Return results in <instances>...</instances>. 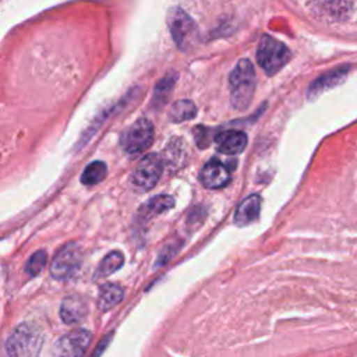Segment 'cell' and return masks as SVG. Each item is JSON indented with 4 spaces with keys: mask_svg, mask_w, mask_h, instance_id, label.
I'll list each match as a JSON object with an SVG mask.
<instances>
[{
    "mask_svg": "<svg viewBox=\"0 0 357 357\" xmlns=\"http://www.w3.org/2000/svg\"><path fill=\"white\" fill-rule=\"evenodd\" d=\"M259 209H261V197L258 194H252L244 198L238 204L234 212V223L237 226H247L255 222L257 218L259 216Z\"/></svg>",
    "mask_w": 357,
    "mask_h": 357,
    "instance_id": "12",
    "label": "cell"
},
{
    "mask_svg": "<svg viewBox=\"0 0 357 357\" xmlns=\"http://www.w3.org/2000/svg\"><path fill=\"white\" fill-rule=\"evenodd\" d=\"M46 262H47L46 251L39 250L31 255V258L26 262L25 271H26V273H29V276H36L46 266Z\"/></svg>",
    "mask_w": 357,
    "mask_h": 357,
    "instance_id": "20",
    "label": "cell"
},
{
    "mask_svg": "<svg viewBox=\"0 0 357 357\" xmlns=\"http://www.w3.org/2000/svg\"><path fill=\"white\" fill-rule=\"evenodd\" d=\"M290 50L279 40L269 35H264L257 50L258 64L268 75H275L289 60Z\"/></svg>",
    "mask_w": 357,
    "mask_h": 357,
    "instance_id": "3",
    "label": "cell"
},
{
    "mask_svg": "<svg viewBox=\"0 0 357 357\" xmlns=\"http://www.w3.org/2000/svg\"><path fill=\"white\" fill-rule=\"evenodd\" d=\"M201 183L211 190H218L225 187L230 181V172L226 165L219 160H209L199 173Z\"/></svg>",
    "mask_w": 357,
    "mask_h": 357,
    "instance_id": "9",
    "label": "cell"
},
{
    "mask_svg": "<svg viewBox=\"0 0 357 357\" xmlns=\"http://www.w3.org/2000/svg\"><path fill=\"white\" fill-rule=\"evenodd\" d=\"M174 84H176V74H167L166 77H163L155 88V93H153L155 103L165 105V102H166L167 96L170 95L172 88L174 86Z\"/></svg>",
    "mask_w": 357,
    "mask_h": 357,
    "instance_id": "19",
    "label": "cell"
},
{
    "mask_svg": "<svg viewBox=\"0 0 357 357\" xmlns=\"http://www.w3.org/2000/svg\"><path fill=\"white\" fill-rule=\"evenodd\" d=\"M347 73V68H337L335 71H331L322 77H319L311 86H310V96H315L318 95V92L329 88V86H333V85H337L346 75Z\"/></svg>",
    "mask_w": 357,
    "mask_h": 357,
    "instance_id": "17",
    "label": "cell"
},
{
    "mask_svg": "<svg viewBox=\"0 0 357 357\" xmlns=\"http://www.w3.org/2000/svg\"><path fill=\"white\" fill-rule=\"evenodd\" d=\"M167 25L173 40L181 50H188L198 38V28L192 18L180 7L170 8Z\"/></svg>",
    "mask_w": 357,
    "mask_h": 357,
    "instance_id": "4",
    "label": "cell"
},
{
    "mask_svg": "<svg viewBox=\"0 0 357 357\" xmlns=\"http://www.w3.org/2000/svg\"><path fill=\"white\" fill-rule=\"evenodd\" d=\"M106 173H107V166L105 162H102V160L91 162L82 172L81 183L85 185L98 184L106 177Z\"/></svg>",
    "mask_w": 357,
    "mask_h": 357,
    "instance_id": "18",
    "label": "cell"
},
{
    "mask_svg": "<svg viewBox=\"0 0 357 357\" xmlns=\"http://www.w3.org/2000/svg\"><path fill=\"white\" fill-rule=\"evenodd\" d=\"M153 141V124L142 117L126 128L120 138V145L130 155L139 153L149 148Z\"/></svg>",
    "mask_w": 357,
    "mask_h": 357,
    "instance_id": "6",
    "label": "cell"
},
{
    "mask_svg": "<svg viewBox=\"0 0 357 357\" xmlns=\"http://www.w3.org/2000/svg\"><path fill=\"white\" fill-rule=\"evenodd\" d=\"M92 335L86 329H77L61 336L53 346L52 357H84Z\"/></svg>",
    "mask_w": 357,
    "mask_h": 357,
    "instance_id": "8",
    "label": "cell"
},
{
    "mask_svg": "<svg viewBox=\"0 0 357 357\" xmlns=\"http://www.w3.org/2000/svg\"><path fill=\"white\" fill-rule=\"evenodd\" d=\"M230 100L238 109H247L252 100L255 89V70L250 60L241 59L230 73Z\"/></svg>",
    "mask_w": 357,
    "mask_h": 357,
    "instance_id": "2",
    "label": "cell"
},
{
    "mask_svg": "<svg viewBox=\"0 0 357 357\" xmlns=\"http://www.w3.org/2000/svg\"><path fill=\"white\" fill-rule=\"evenodd\" d=\"M163 172V162L158 153L144 156L131 173V184L138 191H149L156 185Z\"/></svg>",
    "mask_w": 357,
    "mask_h": 357,
    "instance_id": "7",
    "label": "cell"
},
{
    "mask_svg": "<svg viewBox=\"0 0 357 357\" xmlns=\"http://www.w3.org/2000/svg\"><path fill=\"white\" fill-rule=\"evenodd\" d=\"M88 312L86 303L79 296H67L60 305V317L61 321L67 325L77 324L85 318Z\"/></svg>",
    "mask_w": 357,
    "mask_h": 357,
    "instance_id": "10",
    "label": "cell"
},
{
    "mask_svg": "<svg viewBox=\"0 0 357 357\" xmlns=\"http://www.w3.org/2000/svg\"><path fill=\"white\" fill-rule=\"evenodd\" d=\"M174 206V198L172 195H156L148 199L141 208V218H153L156 215L165 213Z\"/></svg>",
    "mask_w": 357,
    "mask_h": 357,
    "instance_id": "14",
    "label": "cell"
},
{
    "mask_svg": "<svg viewBox=\"0 0 357 357\" xmlns=\"http://www.w3.org/2000/svg\"><path fill=\"white\" fill-rule=\"evenodd\" d=\"M82 261V252L77 243H68L63 245L52 259L50 275L56 280H67L73 278Z\"/></svg>",
    "mask_w": 357,
    "mask_h": 357,
    "instance_id": "5",
    "label": "cell"
},
{
    "mask_svg": "<svg viewBox=\"0 0 357 357\" xmlns=\"http://www.w3.org/2000/svg\"><path fill=\"white\" fill-rule=\"evenodd\" d=\"M216 148L226 155L240 153L247 145V135L243 131L229 130L216 135Z\"/></svg>",
    "mask_w": 357,
    "mask_h": 357,
    "instance_id": "11",
    "label": "cell"
},
{
    "mask_svg": "<svg viewBox=\"0 0 357 357\" xmlns=\"http://www.w3.org/2000/svg\"><path fill=\"white\" fill-rule=\"evenodd\" d=\"M43 332L32 322L20 324L6 342L8 357H39L43 346Z\"/></svg>",
    "mask_w": 357,
    "mask_h": 357,
    "instance_id": "1",
    "label": "cell"
},
{
    "mask_svg": "<svg viewBox=\"0 0 357 357\" xmlns=\"http://www.w3.org/2000/svg\"><path fill=\"white\" fill-rule=\"evenodd\" d=\"M124 264V255L114 250V251H110L99 264L96 272H95V278L96 279H102V278H106V276H110L112 273H114L116 271H119Z\"/></svg>",
    "mask_w": 357,
    "mask_h": 357,
    "instance_id": "15",
    "label": "cell"
},
{
    "mask_svg": "<svg viewBox=\"0 0 357 357\" xmlns=\"http://www.w3.org/2000/svg\"><path fill=\"white\" fill-rule=\"evenodd\" d=\"M195 114H197L195 105L188 99H180L176 103H173L169 112V119L173 123H181V121L194 119Z\"/></svg>",
    "mask_w": 357,
    "mask_h": 357,
    "instance_id": "16",
    "label": "cell"
},
{
    "mask_svg": "<svg viewBox=\"0 0 357 357\" xmlns=\"http://www.w3.org/2000/svg\"><path fill=\"white\" fill-rule=\"evenodd\" d=\"M124 297V290L121 286L116 283H106L102 284L99 289L98 297V307L100 311H109L119 303H121Z\"/></svg>",
    "mask_w": 357,
    "mask_h": 357,
    "instance_id": "13",
    "label": "cell"
}]
</instances>
